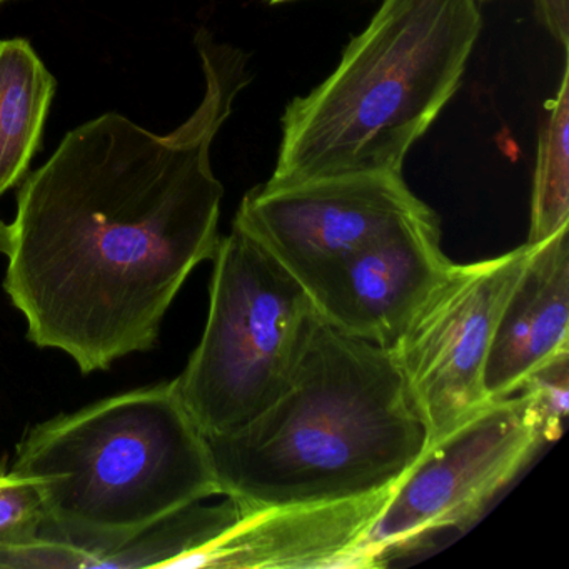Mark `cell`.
<instances>
[{
	"mask_svg": "<svg viewBox=\"0 0 569 569\" xmlns=\"http://www.w3.org/2000/svg\"><path fill=\"white\" fill-rule=\"evenodd\" d=\"M196 48L206 92L184 124L161 136L108 112L78 126L0 224L4 289L28 338L84 375L151 351L196 266L218 252L224 188L211 146L251 74L246 52L206 31Z\"/></svg>",
	"mask_w": 569,
	"mask_h": 569,
	"instance_id": "cell-1",
	"label": "cell"
},
{
	"mask_svg": "<svg viewBox=\"0 0 569 569\" xmlns=\"http://www.w3.org/2000/svg\"><path fill=\"white\" fill-rule=\"evenodd\" d=\"M208 442L219 491L252 515L395 488L429 429L392 351L321 318L286 391Z\"/></svg>",
	"mask_w": 569,
	"mask_h": 569,
	"instance_id": "cell-2",
	"label": "cell"
},
{
	"mask_svg": "<svg viewBox=\"0 0 569 569\" xmlns=\"http://www.w3.org/2000/svg\"><path fill=\"white\" fill-rule=\"evenodd\" d=\"M481 28L476 0H382L335 71L289 102L264 186L402 172L461 86Z\"/></svg>",
	"mask_w": 569,
	"mask_h": 569,
	"instance_id": "cell-3",
	"label": "cell"
},
{
	"mask_svg": "<svg viewBox=\"0 0 569 569\" xmlns=\"http://www.w3.org/2000/svg\"><path fill=\"white\" fill-rule=\"evenodd\" d=\"M12 471L44 481L39 538L71 546L81 568L172 512L221 495L208 438L174 381L122 392L34 426Z\"/></svg>",
	"mask_w": 569,
	"mask_h": 569,
	"instance_id": "cell-4",
	"label": "cell"
},
{
	"mask_svg": "<svg viewBox=\"0 0 569 569\" xmlns=\"http://www.w3.org/2000/svg\"><path fill=\"white\" fill-rule=\"evenodd\" d=\"M212 261L204 332L174 379L206 438L238 431L286 391L321 319L308 289L241 226Z\"/></svg>",
	"mask_w": 569,
	"mask_h": 569,
	"instance_id": "cell-5",
	"label": "cell"
},
{
	"mask_svg": "<svg viewBox=\"0 0 569 569\" xmlns=\"http://www.w3.org/2000/svg\"><path fill=\"white\" fill-rule=\"evenodd\" d=\"M545 445L528 396L491 399L429 442L366 538L372 568L445 529L472 525Z\"/></svg>",
	"mask_w": 569,
	"mask_h": 569,
	"instance_id": "cell-6",
	"label": "cell"
},
{
	"mask_svg": "<svg viewBox=\"0 0 569 569\" xmlns=\"http://www.w3.org/2000/svg\"><path fill=\"white\" fill-rule=\"evenodd\" d=\"M528 254L525 242L485 261L452 262L391 349L426 419L429 442L491 401L485 388L486 361Z\"/></svg>",
	"mask_w": 569,
	"mask_h": 569,
	"instance_id": "cell-7",
	"label": "cell"
},
{
	"mask_svg": "<svg viewBox=\"0 0 569 569\" xmlns=\"http://www.w3.org/2000/svg\"><path fill=\"white\" fill-rule=\"evenodd\" d=\"M402 172H369L302 184H261L242 199L234 224L261 242L311 298L362 249L429 211Z\"/></svg>",
	"mask_w": 569,
	"mask_h": 569,
	"instance_id": "cell-8",
	"label": "cell"
},
{
	"mask_svg": "<svg viewBox=\"0 0 569 569\" xmlns=\"http://www.w3.org/2000/svg\"><path fill=\"white\" fill-rule=\"evenodd\" d=\"M451 264L438 214L429 209L349 259L315 302L332 328L391 351Z\"/></svg>",
	"mask_w": 569,
	"mask_h": 569,
	"instance_id": "cell-9",
	"label": "cell"
},
{
	"mask_svg": "<svg viewBox=\"0 0 569 569\" xmlns=\"http://www.w3.org/2000/svg\"><path fill=\"white\" fill-rule=\"evenodd\" d=\"M392 489L252 512L206 548L191 568H372L366 538Z\"/></svg>",
	"mask_w": 569,
	"mask_h": 569,
	"instance_id": "cell-10",
	"label": "cell"
},
{
	"mask_svg": "<svg viewBox=\"0 0 569 569\" xmlns=\"http://www.w3.org/2000/svg\"><path fill=\"white\" fill-rule=\"evenodd\" d=\"M565 352H569V226L529 246L489 348L485 369L489 399L515 395L529 375Z\"/></svg>",
	"mask_w": 569,
	"mask_h": 569,
	"instance_id": "cell-11",
	"label": "cell"
},
{
	"mask_svg": "<svg viewBox=\"0 0 569 569\" xmlns=\"http://www.w3.org/2000/svg\"><path fill=\"white\" fill-rule=\"evenodd\" d=\"M56 79L26 39L0 41V194L14 188L38 151Z\"/></svg>",
	"mask_w": 569,
	"mask_h": 569,
	"instance_id": "cell-12",
	"label": "cell"
},
{
	"mask_svg": "<svg viewBox=\"0 0 569 569\" xmlns=\"http://www.w3.org/2000/svg\"><path fill=\"white\" fill-rule=\"evenodd\" d=\"M248 512L226 496L221 505L186 506L102 558L101 568H191L192 561Z\"/></svg>",
	"mask_w": 569,
	"mask_h": 569,
	"instance_id": "cell-13",
	"label": "cell"
},
{
	"mask_svg": "<svg viewBox=\"0 0 569 569\" xmlns=\"http://www.w3.org/2000/svg\"><path fill=\"white\" fill-rule=\"evenodd\" d=\"M569 226V64L566 52L561 82L549 102L539 132L532 181L531 222L526 244L535 246Z\"/></svg>",
	"mask_w": 569,
	"mask_h": 569,
	"instance_id": "cell-14",
	"label": "cell"
},
{
	"mask_svg": "<svg viewBox=\"0 0 569 569\" xmlns=\"http://www.w3.org/2000/svg\"><path fill=\"white\" fill-rule=\"evenodd\" d=\"M44 519V481L14 471L0 475V556L36 541Z\"/></svg>",
	"mask_w": 569,
	"mask_h": 569,
	"instance_id": "cell-15",
	"label": "cell"
},
{
	"mask_svg": "<svg viewBox=\"0 0 569 569\" xmlns=\"http://www.w3.org/2000/svg\"><path fill=\"white\" fill-rule=\"evenodd\" d=\"M519 391L528 396L545 442L556 441L569 409V352L536 369Z\"/></svg>",
	"mask_w": 569,
	"mask_h": 569,
	"instance_id": "cell-16",
	"label": "cell"
},
{
	"mask_svg": "<svg viewBox=\"0 0 569 569\" xmlns=\"http://www.w3.org/2000/svg\"><path fill=\"white\" fill-rule=\"evenodd\" d=\"M539 24L562 48L569 44V0H531Z\"/></svg>",
	"mask_w": 569,
	"mask_h": 569,
	"instance_id": "cell-17",
	"label": "cell"
},
{
	"mask_svg": "<svg viewBox=\"0 0 569 569\" xmlns=\"http://www.w3.org/2000/svg\"><path fill=\"white\" fill-rule=\"evenodd\" d=\"M272 6L286 4V2H295V0H269Z\"/></svg>",
	"mask_w": 569,
	"mask_h": 569,
	"instance_id": "cell-18",
	"label": "cell"
},
{
	"mask_svg": "<svg viewBox=\"0 0 569 569\" xmlns=\"http://www.w3.org/2000/svg\"><path fill=\"white\" fill-rule=\"evenodd\" d=\"M0 2H6V0H0Z\"/></svg>",
	"mask_w": 569,
	"mask_h": 569,
	"instance_id": "cell-19",
	"label": "cell"
}]
</instances>
